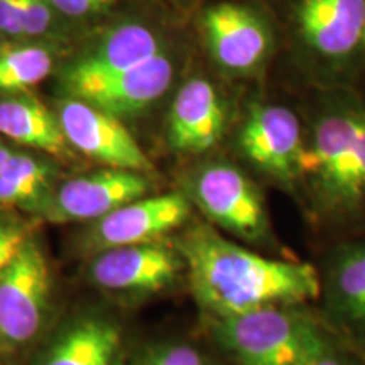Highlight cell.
Returning <instances> with one entry per match:
<instances>
[{
  "label": "cell",
  "instance_id": "cell-26",
  "mask_svg": "<svg viewBox=\"0 0 365 365\" xmlns=\"http://www.w3.org/2000/svg\"><path fill=\"white\" fill-rule=\"evenodd\" d=\"M0 34L26 38L21 0H0Z\"/></svg>",
  "mask_w": 365,
  "mask_h": 365
},
{
  "label": "cell",
  "instance_id": "cell-27",
  "mask_svg": "<svg viewBox=\"0 0 365 365\" xmlns=\"http://www.w3.org/2000/svg\"><path fill=\"white\" fill-rule=\"evenodd\" d=\"M14 150L9 148V145L4 143L2 139H0V173H2L4 166H6V163L9 161V158H11V154Z\"/></svg>",
  "mask_w": 365,
  "mask_h": 365
},
{
  "label": "cell",
  "instance_id": "cell-11",
  "mask_svg": "<svg viewBox=\"0 0 365 365\" xmlns=\"http://www.w3.org/2000/svg\"><path fill=\"white\" fill-rule=\"evenodd\" d=\"M150 182L144 173L105 168L66 181L43 207V215L56 223L100 220L117 208L148 195Z\"/></svg>",
  "mask_w": 365,
  "mask_h": 365
},
{
  "label": "cell",
  "instance_id": "cell-1",
  "mask_svg": "<svg viewBox=\"0 0 365 365\" xmlns=\"http://www.w3.org/2000/svg\"><path fill=\"white\" fill-rule=\"evenodd\" d=\"M296 196L313 228L336 242L365 234V86L313 90Z\"/></svg>",
  "mask_w": 365,
  "mask_h": 365
},
{
  "label": "cell",
  "instance_id": "cell-20",
  "mask_svg": "<svg viewBox=\"0 0 365 365\" xmlns=\"http://www.w3.org/2000/svg\"><path fill=\"white\" fill-rule=\"evenodd\" d=\"M53 53L39 44H24L0 53V93L17 95L48 78Z\"/></svg>",
  "mask_w": 365,
  "mask_h": 365
},
{
  "label": "cell",
  "instance_id": "cell-23",
  "mask_svg": "<svg viewBox=\"0 0 365 365\" xmlns=\"http://www.w3.org/2000/svg\"><path fill=\"white\" fill-rule=\"evenodd\" d=\"M137 365H207V362L195 346L175 344L153 350Z\"/></svg>",
  "mask_w": 365,
  "mask_h": 365
},
{
  "label": "cell",
  "instance_id": "cell-12",
  "mask_svg": "<svg viewBox=\"0 0 365 365\" xmlns=\"http://www.w3.org/2000/svg\"><path fill=\"white\" fill-rule=\"evenodd\" d=\"M191 215V205L182 195L143 196L117 208L95 223L88 245L97 252L127 245L154 244Z\"/></svg>",
  "mask_w": 365,
  "mask_h": 365
},
{
  "label": "cell",
  "instance_id": "cell-25",
  "mask_svg": "<svg viewBox=\"0 0 365 365\" xmlns=\"http://www.w3.org/2000/svg\"><path fill=\"white\" fill-rule=\"evenodd\" d=\"M117 0H51L54 11L68 17H88L108 11Z\"/></svg>",
  "mask_w": 365,
  "mask_h": 365
},
{
  "label": "cell",
  "instance_id": "cell-9",
  "mask_svg": "<svg viewBox=\"0 0 365 365\" xmlns=\"http://www.w3.org/2000/svg\"><path fill=\"white\" fill-rule=\"evenodd\" d=\"M203 33L215 65L234 76L261 73L276 44L267 17L255 7L239 2H220L207 9Z\"/></svg>",
  "mask_w": 365,
  "mask_h": 365
},
{
  "label": "cell",
  "instance_id": "cell-17",
  "mask_svg": "<svg viewBox=\"0 0 365 365\" xmlns=\"http://www.w3.org/2000/svg\"><path fill=\"white\" fill-rule=\"evenodd\" d=\"M0 135L54 158H66L71 149L58 115L36 98L19 93L0 98Z\"/></svg>",
  "mask_w": 365,
  "mask_h": 365
},
{
  "label": "cell",
  "instance_id": "cell-28",
  "mask_svg": "<svg viewBox=\"0 0 365 365\" xmlns=\"http://www.w3.org/2000/svg\"><path fill=\"white\" fill-rule=\"evenodd\" d=\"M0 53H2V49H0Z\"/></svg>",
  "mask_w": 365,
  "mask_h": 365
},
{
  "label": "cell",
  "instance_id": "cell-24",
  "mask_svg": "<svg viewBox=\"0 0 365 365\" xmlns=\"http://www.w3.org/2000/svg\"><path fill=\"white\" fill-rule=\"evenodd\" d=\"M307 365H365V355L346 345L339 336L331 335V339L308 360Z\"/></svg>",
  "mask_w": 365,
  "mask_h": 365
},
{
  "label": "cell",
  "instance_id": "cell-22",
  "mask_svg": "<svg viewBox=\"0 0 365 365\" xmlns=\"http://www.w3.org/2000/svg\"><path fill=\"white\" fill-rule=\"evenodd\" d=\"M31 237L33 235L24 223L0 218V274L6 271Z\"/></svg>",
  "mask_w": 365,
  "mask_h": 365
},
{
  "label": "cell",
  "instance_id": "cell-6",
  "mask_svg": "<svg viewBox=\"0 0 365 365\" xmlns=\"http://www.w3.org/2000/svg\"><path fill=\"white\" fill-rule=\"evenodd\" d=\"M304 143V120L284 103H249L235 134V148L252 170L296 195L298 164Z\"/></svg>",
  "mask_w": 365,
  "mask_h": 365
},
{
  "label": "cell",
  "instance_id": "cell-15",
  "mask_svg": "<svg viewBox=\"0 0 365 365\" xmlns=\"http://www.w3.org/2000/svg\"><path fill=\"white\" fill-rule=\"evenodd\" d=\"M230 112L217 86L193 78L178 91L170 113V143L180 153L203 154L222 143Z\"/></svg>",
  "mask_w": 365,
  "mask_h": 365
},
{
  "label": "cell",
  "instance_id": "cell-10",
  "mask_svg": "<svg viewBox=\"0 0 365 365\" xmlns=\"http://www.w3.org/2000/svg\"><path fill=\"white\" fill-rule=\"evenodd\" d=\"M56 115L68 144L86 158L117 170L153 171V163L118 117L73 97L59 102Z\"/></svg>",
  "mask_w": 365,
  "mask_h": 365
},
{
  "label": "cell",
  "instance_id": "cell-13",
  "mask_svg": "<svg viewBox=\"0 0 365 365\" xmlns=\"http://www.w3.org/2000/svg\"><path fill=\"white\" fill-rule=\"evenodd\" d=\"M182 259L161 242L102 250L95 255L90 276L95 284L115 293H158L175 282Z\"/></svg>",
  "mask_w": 365,
  "mask_h": 365
},
{
  "label": "cell",
  "instance_id": "cell-2",
  "mask_svg": "<svg viewBox=\"0 0 365 365\" xmlns=\"http://www.w3.org/2000/svg\"><path fill=\"white\" fill-rule=\"evenodd\" d=\"M191 293L212 319L272 307L318 301L319 274L312 262L271 257L195 223L178 239Z\"/></svg>",
  "mask_w": 365,
  "mask_h": 365
},
{
  "label": "cell",
  "instance_id": "cell-5",
  "mask_svg": "<svg viewBox=\"0 0 365 365\" xmlns=\"http://www.w3.org/2000/svg\"><path fill=\"white\" fill-rule=\"evenodd\" d=\"M195 203L210 225L220 228L250 247L272 245V228L261 188L242 168L213 161L191 182Z\"/></svg>",
  "mask_w": 365,
  "mask_h": 365
},
{
  "label": "cell",
  "instance_id": "cell-19",
  "mask_svg": "<svg viewBox=\"0 0 365 365\" xmlns=\"http://www.w3.org/2000/svg\"><path fill=\"white\" fill-rule=\"evenodd\" d=\"M51 180V164L33 154L14 150L0 173V210H43Z\"/></svg>",
  "mask_w": 365,
  "mask_h": 365
},
{
  "label": "cell",
  "instance_id": "cell-14",
  "mask_svg": "<svg viewBox=\"0 0 365 365\" xmlns=\"http://www.w3.org/2000/svg\"><path fill=\"white\" fill-rule=\"evenodd\" d=\"M161 53V41L149 27L129 22L110 31L86 56L73 63L63 76V83L70 97H80Z\"/></svg>",
  "mask_w": 365,
  "mask_h": 365
},
{
  "label": "cell",
  "instance_id": "cell-21",
  "mask_svg": "<svg viewBox=\"0 0 365 365\" xmlns=\"http://www.w3.org/2000/svg\"><path fill=\"white\" fill-rule=\"evenodd\" d=\"M21 12L26 38H36L51 29L56 11L51 0H21Z\"/></svg>",
  "mask_w": 365,
  "mask_h": 365
},
{
  "label": "cell",
  "instance_id": "cell-7",
  "mask_svg": "<svg viewBox=\"0 0 365 365\" xmlns=\"http://www.w3.org/2000/svg\"><path fill=\"white\" fill-rule=\"evenodd\" d=\"M319 274V314L335 336L365 355V234L331 242Z\"/></svg>",
  "mask_w": 365,
  "mask_h": 365
},
{
  "label": "cell",
  "instance_id": "cell-4",
  "mask_svg": "<svg viewBox=\"0 0 365 365\" xmlns=\"http://www.w3.org/2000/svg\"><path fill=\"white\" fill-rule=\"evenodd\" d=\"M212 322L237 365H307L333 335L319 312H309L307 304L262 308Z\"/></svg>",
  "mask_w": 365,
  "mask_h": 365
},
{
  "label": "cell",
  "instance_id": "cell-16",
  "mask_svg": "<svg viewBox=\"0 0 365 365\" xmlns=\"http://www.w3.org/2000/svg\"><path fill=\"white\" fill-rule=\"evenodd\" d=\"M175 66L166 54L161 53L144 65L118 75L115 78L95 86L80 98L113 117H129L144 112L166 93L171 85Z\"/></svg>",
  "mask_w": 365,
  "mask_h": 365
},
{
  "label": "cell",
  "instance_id": "cell-8",
  "mask_svg": "<svg viewBox=\"0 0 365 365\" xmlns=\"http://www.w3.org/2000/svg\"><path fill=\"white\" fill-rule=\"evenodd\" d=\"M51 274L34 237L0 274V357L24 349L38 335L48 308Z\"/></svg>",
  "mask_w": 365,
  "mask_h": 365
},
{
  "label": "cell",
  "instance_id": "cell-18",
  "mask_svg": "<svg viewBox=\"0 0 365 365\" xmlns=\"http://www.w3.org/2000/svg\"><path fill=\"white\" fill-rule=\"evenodd\" d=\"M120 344L118 325L102 317H85L59 333L38 365H113Z\"/></svg>",
  "mask_w": 365,
  "mask_h": 365
},
{
  "label": "cell",
  "instance_id": "cell-3",
  "mask_svg": "<svg viewBox=\"0 0 365 365\" xmlns=\"http://www.w3.org/2000/svg\"><path fill=\"white\" fill-rule=\"evenodd\" d=\"M289 26L312 91L365 86V0H291Z\"/></svg>",
  "mask_w": 365,
  "mask_h": 365
}]
</instances>
